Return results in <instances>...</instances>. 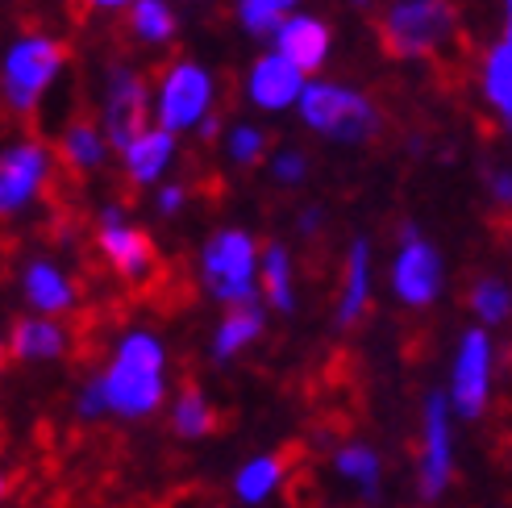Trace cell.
Returning a JSON list of instances; mask_svg holds the SVG:
<instances>
[{
    "mask_svg": "<svg viewBox=\"0 0 512 508\" xmlns=\"http://www.w3.org/2000/svg\"><path fill=\"white\" fill-rule=\"evenodd\" d=\"M167 350L163 342L150 334V329H130L121 342L109 371L100 375L105 379V396H109V413L117 417H150L167 396Z\"/></svg>",
    "mask_w": 512,
    "mask_h": 508,
    "instance_id": "cell-1",
    "label": "cell"
},
{
    "mask_svg": "<svg viewBox=\"0 0 512 508\" xmlns=\"http://www.w3.org/2000/svg\"><path fill=\"white\" fill-rule=\"evenodd\" d=\"M259 267H263V250L246 230H217L200 250L204 288L221 304H229V309H242V304L259 300V292H263Z\"/></svg>",
    "mask_w": 512,
    "mask_h": 508,
    "instance_id": "cell-2",
    "label": "cell"
},
{
    "mask_svg": "<svg viewBox=\"0 0 512 508\" xmlns=\"http://www.w3.org/2000/svg\"><path fill=\"white\" fill-rule=\"evenodd\" d=\"M67 67V46L55 42L50 34H30L17 38L5 55V71H0V84H5V105L17 117H30L42 96L50 92V84L59 80V71Z\"/></svg>",
    "mask_w": 512,
    "mask_h": 508,
    "instance_id": "cell-3",
    "label": "cell"
},
{
    "mask_svg": "<svg viewBox=\"0 0 512 508\" xmlns=\"http://www.w3.org/2000/svg\"><path fill=\"white\" fill-rule=\"evenodd\" d=\"M296 113L309 130H317L329 142H363L379 125V113L371 100L358 88H346L334 80H309Z\"/></svg>",
    "mask_w": 512,
    "mask_h": 508,
    "instance_id": "cell-4",
    "label": "cell"
},
{
    "mask_svg": "<svg viewBox=\"0 0 512 508\" xmlns=\"http://www.w3.org/2000/svg\"><path fill=\"white\" fill-rule=\"evenodd\" d=\"M458 13L450 0H396L383 13V46L396 59H429L454 38Z\"/></svg>",
    "mask_w": 512,
    "mask_h": 508,
    "instance_id": "cell-5",
    "label": "cell"
},
{
    "mask_svg": "<svg viewBox=\"0 0 512 508\" xmlns=\"http://www.w3.org/2000/svg\"><path fill=\"white\" fill-rule=\"evenodd\" d=\"M209 109H213L209 67H200L196 59L171 63L155 88V125H163L167 134H188L209 121Z\"/></svg>",
    "mask_w": 512,
    "mask_h": 508,
    "instance_id": "cell-6",
    "label": "cell"
},
{
    "mask_svg": "<svg viewBox=\"0 0 512 508\" xmlns=\"http://www.w3.org/2000/svg\"><path fill=\"white\" fill-rule=\"evenodd\" d=\"M150 117H155V92H150L146 75H138L134 67H113L105 84V113H100V130L109 146L125 155L150 130Z\"/></svg>",
    "mask_w": 512,
    "mask_h": 508,
    "instance_id": "cell-7",
    "label": "cell"
},
{
    "mask_svg": "<svg viewBox=\"0 0 512 508\" xmlns=\"http://www.w3.org/2000/svg\"><path fill=\"white\" fill-rule=\"evenodd\" d=\"M492 396V338L483 329H467L454 350V371H450V409L458 417H483Z\"/></svg>",
    "mask_w": 512,
    "mask_h": 508,
    "instance_id": "cell-8",
    "label": "cell"
},
{
    "mask_svg": "<svg viewBox=\"0 0 512 508\" xmlns=\"http://www.w3.org/2000/svg\"><path fill=\"white\" fill-rule=\"evenodd\" d=\"M55 155L38 138H21L0 155V213H21L50 184Z\"/></svg>",
    "mask_w": 512,
    "mask_h": 508,
    "instance_id": "cell-9",
    "label": "cell"
},
{
    "mask_svg": "<svg viewBox=\"0 0 512 508\" xmlns=\"http://www.w3.org/2000/svg\"><path fill=\"white\" fill-rule=\"evenodd\" d=\"M392 292L408 309H425L442 292V254L438 246L417 238V230H404V246L392 259Z\"/></svg>",
    "mask_w": 512,
    "mask_h": 508,
    "instance_id": "cell-10",
    "label": "cell"
},
{
    "mask_svg": "<svg viewBox=\"0 0 512 508\" xmlns=\"http://www.w3.org/2000/svg\"><path fill=\"white\" fill-rule=\"evenodd\" d=\"M100 254L109 259V267L125 279H146L150 267H155V242H150L138 225H130L121 217L117 205L100 209V230H96Z\"/></svg>",
    "mask_w": 512,
    "mask_h": 508,
    "instance_id": "cell-11",
    "label": "cell"
},
{
    "mask_svg": "<svg viewBox=\"0 0 512 508\" xmlns=\"http://www.w3.org/2000/svg\"><path fill=\"white\" fill-rule=\"evenodd\" d=\"M304 88H309V75H304L296 63H288L279 50L271 55L254 59L250 75H246V92H250V105L263 109V113H284L296 109Z\"/></svg>",
    "mask_w": 512,
    "mask_h": 508,
    "instance_id": "cell-12",
    "label": "cell"
},
{
    "mask_svg": "<svg viewBox=\"0 0 512 508\" xmlns=\"http://www.w3.org/2000/svg\"><path fill=\"white\" fill-rule=\"evenodd\" d=\"M421 496L438 500L450 484L454 471V450H450V400L433 392L425 400V442H421Z\"/></svg>",
    "mask_w": 512,
    "mask_h": 508,
    "instance_id": "cell-13",
    "label": "cell"
},
{
    "mask_svg": "<svg viewBox=\"0 0 512 508\" xmlns=\"http://www.w3.org/2000/svg\"><path fill=\"white\" fill-rule=\"evenodd\" d=\"M329 42H334L329 25L321 17H309V13H292L284 25H279V34H275V50L288 63H296L304 75H313L317 67H325Z\"/></svg>",
    "mask_w": 512,
    "mask_h": 508,
    "instance_id": "cell-14",
    "label": "cell"
},
{
    "mask_svg": "<svg viewBox=\"0 0 512 508\" xmlns=\"http://www.w3.org/2000/svg\"><path fill=\"white\" fill-rule=\"evenodd\" d=\"M21 296L42 317L75 309V284L63 275V267H55L50 259H30L21 267Z\"/></svg>",
    "mask_w": 512,
    "mask_h": 508,
    "instance_id": "cell-15",
    "label": "cell"
},
{
    "mask_svg": "<svg viewBox=\"0 0 512 508\" xmlns=\"http://www.w3.org/2000/svg\"><path fill=\"white\" fill-rule=\"evenodd\" d=\"M63 350H67V329L50 317H21L9 329V359H17V363L59 359Z\"/></svg>",
    "mask_w": 512,
    "mask_h": 508,
    "instance_id": "cell-16",
    "label": "cell"
},
{
    "mask_svg": "<svg viewBox=\"0 0 512 508\" xmlns=\"http://www.w3.org/2000/svg\"><path fill=\"white\" fill-rule=\"evenodd\" d=\"M171 155H175V134H167L163 125H150V130L125 150V175H130V184L146 188V184H159L163 171L171 167Z\"/></svg>",
    "mask_w": 512,
    "mask_h": 508,
    "instance_id": "cell-17",
    "label": "cell"
},
{
    "mask_svg": "<svg viewBox=\"0 0 512 508\" xmlns=\"http://www.w3.org/2000/svg\"><path fill=\"white\" fill-rule=\"evenodd\" d=\"M371 300V246L367 238H354L346 250V284H342V300H338V325H354L367 313Z\"/></svg>",
    "mask_w": 512,
    "mask_h": 508,
    "instance_id": "cell-18",
    "label": "cell"
},
{
    "mask_svg": "<svg viewBox=\"0 0 512 508\" xmlns=\"http://www.w3.org/2000/svg\"><path fill=\"white\" fill-rule=\"evenodd\" d=\"M263 309L259 304H242V309H229L217 325V334H213V359L217 363H229L234 354H242L250 342H259L263 334Z\"/></svg>",
    "mask_w": 512,
    "mask_h": 508,
    "instance_id": "cell-19",
    "label": "cell"
},
{
    "mask_svg": "<svg viewBox=\"0 0 512 508\" xmlns=\"http://www.w3.org/2000/svg\"><path fill=\"white\" fill-rule=\"evenodd\" d=\"M59 155L75 171H96V167H105V159H109V138L92 121H71L63 130V138H59Z\"/></svg>",
    "mask_w": 512,
    "mask_h": 508,
    "instance_id": "cell-20",
    "label": "cell"
},
{
    "mask_svg": "<svg viewBox=\"0 0 512 508\" xmlns=\"http://www.w3.org/2000/svg\"><path fill=\"white\" fill-rule=\"evenodd\" d=\"M483 96L504 125H512V42L500 38L483 55Z\"/></svg>",
    "mask_w": 512,
    "mask_h": 508,
    "instance_id": "cell-21",
    "label": "cell"
},
{
    "mask_svg": "<svg viewBox=\"0 0 512 508\" xmlns=\"http://www.w3.org/2000/svg\"><path fill=\"white\" fill-rule=\"evenodd\" d=\"M259 284L271 309L292 313L296 309V288H292V254L284 242H267L263 246V267H259Z\"/></svg>",
    "mask_w": 512,
    "mask_h": 508,
    "instance_id": "cell-22",
    "label": "cell"
},
{
    "mask_svg": "<svg viewBox=\"0 0 512 508\" xmlns=\"http://www.w3.org/2000/svg\"><path fill=\"white\" fill-rule=\"evenodd\" d=\"M279 484H284V459H275V454H259V459H250L238 479H234V492L242 504H263Z\"/></svg>",
    "mask_w": 512,
    "mask_h": 508,
    "instance_id": "cell-23",
    "label": "cell"
},
{
    "mask_svg": "<svg viewBox=\"0 0 512 508\" xmlns=\"http://www.w3.org/2000/svg\"><path fill=\"white\" fill-rule=\"evenodd\" d=\"M130 34L146 46H163L175 38V13L167 0H138L130 9Z\"/></svg>",
    "mask_w": 512,
    "mask_h": 508,
    "instance_id": "cell-24",
    "label": "cell"
},
{
    "mask_svg": "<svg viewBox=\"0 0 512 508\" xmlns=\"http://www.w3.org/2000/svg\"><path fill=\"white\" fill-rule=\"evenodd\" d=\"M296 13V0H238V21L254 38H275L279 25Z\"/></svg>",
    "mask_w": 512,
    "mask_h": 508,
    "instance_id": "cell-25",
    "label": "cell"
},
{
    "mask_svg": "<svg viewBox=\"0 0 512 508\" xmlns=\"http://www.w3.org/2000/svg\"><path fill=\"white\" fill-rule=\"evenodd\" d=\"M171 425H175V434L179 438H204V434H213V404L204 400L200 388H184L175 400V409H171Z\"/></svg>",
    "mask_w": 512,
    "mask_h": 508,
    "instance_id": "cell-26",
    "label": "cell"
},
{
    "mask_svg": "<svg viewBox=\"0 0 512 508\" xmlns=\"http://www.w3.org/2000/svg\"><path fill=\"white\" fill-rule=\"evenodd\" d=\"M471 313L483 325H504L512 317V288L500 275H483L471 284Z\"/></svg>",
    "mask_w": 512,
    "mask_h": 508,
    "instance_id": "cell-27",
    "label": "cell"
},
{
    "mask_svg": "<svg viewBox=\"0 0 512 508\" xmlns=\"http://www.w3.org/2000/svg\"><path fill=\"white\" fill-rule=\"evenodd\" d=\"M338 471L346 479H354V484L363 488V496H375V488H379V459H375V450H367V446H342L338 450Z\"/></svg>",
    "mask_w": 512,
    "mask_h": 508,
    "instance_id": "cell-28",
    "label": "cell"
},
{
    "mask_svg": "<svg viewBox=\"0 0 512 508\" xmlns=\"http://www.w3.org/2000/svg\"><path fill=\"white\" fill-rule=\"evenodd\" d=\"M225 150L238 167H254L267 155V134L259 130V125H234V130L225 134Z\"/></svg>",
    "mask_w": 512,
    "mask_h": 508,
    "instance_id": "cell-29",
    "label": "cell"
},
{
    "mask_svg": "<svg viewBox=\"0 0 512 508\" xmlns=\"http://www.w3.org/2000/svg\"><path fill=\"white\" fill-rule=\"evenodd\" d=\"M271 175H275V184L296 188V184H304V175H309V159H304L296 146H279L271 155Z\"/></svg>",
    "mask_w": 512,
    "mask_h": 508,
    "instance_id": "cell-30",
    "label": "cell"
},
{
    "mask_svg": "<svg viewBox=\"0 0 512 508\" xmlns=\"http://www.w3.org/2000/svg\"><path fill=\"white\" fill-rule=\"evenodd\" d=\"M75 413H80L84 421H96V417H105L109 413V396H105V379L100 375H92L88 384H84V392H80V400H75Z\"/></svg>",
    "mask_w": 512,
    "mask_h": 508,
    "instance_id": "cell-31",
    "label": "cell"
},
{
    "mask_svg": "<svg viewBox=\"0 0 512 508\" xmlns=\"http://www.w3.org/2000/svg\"><path fill=\"white\" fill-rule=\"evenodd\" d=\"M184 200H188L184 188H179V184H167V188H159V200H155V205H159L163 217H175L179 209H184Z\"/></svg>",
    "mask_w": 512,
    "mask_h": 508,
    "instance_id": "cell-32",
    "label": "cell"
},
{
    "mask_svg": "<svg viewBox=\"0 0 512 508\" xmlns=\"http://www.w3.org/2000/svg\"><path fill=\"white\" fill-rule=\"evenodd\" d=\"M488 188H492V196L500 200L504 209H512V167L492 171V175H488Z\"/></svg>",
    "mask_w": 512,
    "mask_h": 508,
    "instance_id": "cell-33",
    "label": "cell"
},
{
    "mask_svg": "<svg viewBox=\"0 0 512 508\" xmlns=\"http://www.w3.org/2000/svg\"><path fill=\"white\" fill-rule=\"evenodd\" d=\"M92 9H105V13H113V9H134L138 0H88Z\"/></svg>",
    "mask_w": 512,
    "mask_h": 508,
    "instance_id": "cell-34",
    "label": "cell"
},
{
    "mask_svg": "<svg viewBox=\"0 0 512 508\" xmlns=\"http://www.w3.org/2000/svg\"><path fill=\"white\" fill-rule=\"evenodd\" d=\"M217 134H221V117H217V113H213V117H209V121H204V125H200V138H204V142H213V138H217Z\"/></svg>",
    "mask_w": 512,
    "mask_h": 508,
    "instance_id": "cell-35",
    "label": "cell"
},
{
    "mask_svg": "<svg viewBox=\"0 0 512 508\" xmlns=\"http://www.w3.org/2000/svg\"><path fill=\"white\" fill-rule=\"evenodd\" d=\"M317 225H321V213H317V209H304V213H300V230H304V234H313Z\"/></svg>",
    "mask_w": 512,
    "mask_h": 508,
    "instance_id": "cell-36",
    "label": "cell"
},
{
    "mask_svg": "<svg viewBox=\"0 0 512 508\" xmlns=\"http://www.w3.org/2000/svg\"><path fill=\"white\" fill-rule=\"evenodd\" d=\"M504 38L512 42V0H504Z\"/></svg>",
    "mask_w": 512,
    "mask_h": 508,
    "instance_id": "cell-37",
    "label": "cell"
}]
</instances>
